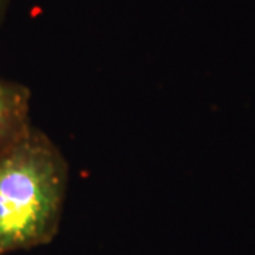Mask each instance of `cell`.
Wrapping results in <instances>:
<instances>
[{
	"mask_svg": "<svg viewBox=\"0 0 255 255\" xmlns=\"http://www.w3.org/2000/svg\"><path fill=\"white\" fill-rule=\"evenodd\" d=\"M9 4L10 0H0V30L4 24V20H6L7 11H9Z\"/></svg>",
	"mask_w": 255,
	"mask_h": 255,
	"instance_id": "cell-3",
	"label": "cell"
},
{
	"mask_svg": "<svg viewBox=\"0 0 255 255\" xmlns=\"http://www.w3.org/2000/svg\"><path fill=\"white\" fill-rule=\"evenodd\" d=\"M70 166L41 129L0 153V255L50 244L63 220Z\"/></svg>",
	"mask_w": 255,
	"mask_h": 255,
	"instance_id": "cell-1",
	"label": "cell"
},
{
	"mask_svg": "<svg viewBox=\"0 0 255 255\" xmlns=\"http://www.w3.org/2000/svg\"><path fill=\"white\" fill-rule=\"evenodd\" d=\"M31 91L24 84L0 77V153L28 128Z\"/></svg>",
	"mask_w": 255,
	"mask_h": 255,
	"instance_id": "cell-2",
	"label": "cell"
}]
</instances>
